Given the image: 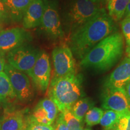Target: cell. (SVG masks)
I'll return each instance as SVG.
<instances>
[{
    "mask_svg": "<svg viewBox=\"0 0 130 130\" xmlns=\"http://www.w3.org/2000/svg\"><path fill=\"white\" fill-rule=\"evenodd\" d=\"M124 37L125 38L126 43H130V35L126 36H124Z\"/></svg>",
    "mask_w": 130,
    "mask_h": 130,
    "instance_id": "1f68e13d",
    "label": "cell"
},
{
    "mask_svg": "<svg viewBox=\"0 0 130 130\" xmlns=\"http://www.w3.org/2000/svg\"><path fill=\"white\" fill-rule=\"evenodd\" d=\"M61 113L66 122L68 130H79L82 128L81 122L75 118L71 109L64 110Z\"/></svg>",
    "mask_w": 130,
    "mask_h": 130,
    "instance_id": "7402d4cb",
    "label": "cell"
},
{
    "mask_svg": "<svg viewBox=\"0 0 130 130\" xmlns=\"http://www.w3.org/2000/svg\"><path fill=\"white\" fill-rule=\"evenodd\" d=\"M129 113V112H128ZM125 113L107 110L104 111L100 121V124L105 130H113L122 116Z\"/></svg>",
    "mask_w": 130,
    "mask_h": 130,
    "instance_id": "d6986e66",
    "label": "cell"
},
{
    "mask_svg": "<svg viewBox=\"0 0 130 130\" xmlns=\"http://www.w3.org/2000/svg\"><path fill=\"white\" fill-rule=\"evenodd\" d=\"M10 18L9 13L3 0H0V22L6 21Z\"/></svg>",
    "mask_w": 130,
    "mask_h": 130,
    "instance_id": "d4e9b609",
    "label": "cell"
},
{
    "mask_svg": "<svg viewBox=\"0 0 130 130\" xmlns=\"http://www.w3.org/2000/svg\"><path fill=\"white\" fill-rule=\"evenodd\" d=\"M127 45H126V53L127 54L128 57L130 58V43H126Z\"/></svg>",
    "mask_w": 130,
    "mask_h": 130,
    "instance_id": "4dcf8cb0",
    "label": "cell"
},
{
    "mask_svg": "<svg viewBox=\"0 0 130 130\" xmlns=\"http://www.w3.org/2000/svg\"><path fill=\"white\" fill-rule=\"evenodd\" d=\"M45 9L43 0H33L26 10L22 18V25L25 29L36 28L41 24Z\"/></svg>",
    "mask_w": 130,
    "mask_h": 130,
    "instance_id": "5bb4252c",
    "label": "cell"
},
{
    "mask_svg": "<svg viewBox=\"0 0 130 130\" xmlns=\"http://www.w3.org/2000/svg\"><path fill=\"white\" fill-rule=\"evenodd\" d=\"M102 106L105 109L118 113L130 112V104L124 89L105 88Z\"/></svg>",
    "mask_w": 130,
    "mask_h": 130,
    "instance_id": "30bf717a",
    "label": "cell"
},
{
    "mask_svg": "<svg viewBox=\"0 0 130 130\" xmlns=\"http://www.w3.org/2000/svg\"><path fill=\"white\" fill-rule=\"evenodd\" d=\"M113 130H130V112L121 117Z\"/></svg>",
    "mask_w": 130,
    "mask_h": 130,
    "instance_id": "603a6c76",
    "label": "cell"
},
{
    "mask_svg": "<svg viewBox=\"0 0 130 130\" xmlns=\"http://www.w3.org/2000/svg\"><path fill=\"white\" fill-rule=\"evenodd\" d=\"M58 108L56 104L50 98H45L37 104L30 120L38 123L51 125L56 119Z\"/></svg>",
    "mask_w": 130,
    "mask_h": 130,
    "instance_id": "8fae6325",
    "label": "cell"
},
{
    "mask_svg": "<svg viewBox=\"0 0 130 130\" xmlns=\"http://www.w3.org/2000/svg\"><path fill=\"white\" fill-rule=\"evenodd\" d=\"M107 2H108V1H110V0H107Z\"/></svg>",
    "mask_w": 130,
    "mask_h": 130,
    "instance_id": "836d02e7",
    "label": "cell"
},
{
    "mask_svg": "<svg viewBox=\"0 0 130 130\" xmlns=\"http://www.w3.org/2000/svg\"><path fill=\"white\" fill-rule=\"evenodd\" d=\"M93 103L89 98H82L74 103L71 108V111L75 118L80 122L89 110L93 108Z\"/></svg>",
    "mask_w": 130,
    "mask_h": 130,
    "instance_id": "ffe728a7",
    "label": "cell"
},
{
    "mask_svg": "<svg viewBox=\"0 0 130 130\" xmlns=\"http://www.w3.org/2000/svg\"><path fill=\"white\" fill-rule=\"evenodd\" d=\"M51 72V66L49 56L45 52H40L28 75L31 78L39 90L45 92L50 84Z\"/></svg>",
    "mask_w": 130,
    "mask_h": 130,
    "instance_id": "ba28073f",
    "label": "cell"
},
{
    "mask_svg": "<svg viewBox=\"0 0 130 130\" xmlns=\"http://www.w3.org/2000/svg\"><path fill=\"white\" fill-rule=\"evenodd\" d=\"M32 1L33 0H3L10 18L17 21L22 19L26 10Z\"/></svg>",
    "mask_w": 130,
    "mask_h": 130,
    "instance_id": "2e32d148",
    "label": "cell"
},
{
    "mask_svg": "<svg viewBox=\"0 0 130 130\" xmlns=\"http://www.w3.org/2000/svg\"><path fill=\"white\" fill-rule=\"evenodd\" d=\"M40 25L44 31L54 39L63 37L64 31L54 2L45 3V9Z\"/></svg>",
    "mask_w": 130,
    "mask_h": 130,
    "instance_id": "9c48e42d",
    "label": "cell"
},
{
    "mask_svg": "<svg viewBox=\"0 0 130 130\" xmlns=\"http://www.w3.org/2000/svg\"><path fill=\"white\" fill-rule=\"evenodd\" d=\"M25 130H54L53 126L38 123L28 120Z\"/></svg>",
    "mask_w": 130,
    "mask_h": 130,
    "instance_id": "cb8c5ba5",
    "label": "cell"
},
{
    "mask_svg": "<svg viewBox=\"0 0 130 130\" xmlns=\"http://www.w3.org/2000/svg\"><path fill=\"white\" fill-rule=\"evenodd\" d=\"M115 30V22L105 10L75 31L71 37L70 48L75 56L81 60Z\"/></svg>",
    "mask_w": 130,
    "mask_h": 130,
    "instance_id": "6da1fadb",
    "label": "cell"
},
{
    "mask_svg": "<svg viewBox=\"0 0 130 130\" xmlns=\"http://www.w3.org/2000/svg\"><path fill=\"white\" fill-rule=\"evenodd\" d=\"M130 80V58H123L121 63L112 72L105 81V88L124 89Z\"/></svg>",
    "mask_w": 130,
    "mask_h": 130,
    "instance_id": "7c38bea8",
    "label": "cell"
},
{
    "mask_svg": "<svg viewBox=\"0 0 130 130\" xmlns=\"http://www.w3.org/2000/svg\"><path fill=\"white\" fill-rule=\"evenodd\" d=\"M123 17H125V18H130V2L129 3V4H128L124 16H123Z\"/></svg>",
    "mask_w": 130,
    "mask_h": 130,
    "instance_id": "f546056e",
    "label": "cell"
},
{
    "mask_svg": "<svg viewBox=\"0 0 130 130\" xmlns=\"http://www.w3.org/2000/svg\"></svg>",
    "mask_w": 130,
    "mask_h": 130,
    "instance_id": "d590c367",
    "label": "cell"
},
{
    "mask_svg": "<svg viewBox=\"0 0 130 130\" xmlns=\"http://www.w3.org/2000/svg\"><path fill=\"white\" fill-rule=\"evenodd\" d=\"M54 78L75 74V61L71 49L66 45L56 47L52 52Z\"/></svg>",
    "mask_w": 130,
    "mask_h": 130,
    "instance_id": "5b68a950",
    "label": "cell"
},
{
    "mask_svg": "<svg viewBox=\"0 0 130 130\" xmlns=\"http://www.w3.org/2000/svg\"><path fill=\"white\" fill-rule=\"evenodd\" d=\"M121 28L124 36L130 35V18H126L121 22Z\"/></svg>",
    "mask_w": 130,
    "mask_h": 130,
    "instance_id": "4316f807",
    "label": "cell"
},
{
    "mask_svg": "<svg viewBox=\"0 0 130 130\" xmlns=\"http://www.w3.org/2000/svg\"><path fill=\"white\" fill-rule=\"evenodd\" d=\"M130 0H110L108 1V15L114 22L121 20L124 16Z\"/></svg>",
    "mask_w": 130,
    "mask_h": 130,
    "instance_id": "ac0fdd59",
    "label": "cell"
},
{
    "mask_svg": "<svg viewBox=\"0 0 130 130\" xmlns=\"http://www.w3.org/2000/svg\"><path fill=\"white\" fill-rule=\"evenodd\" d=\"M27 125L22 111L7 112L1 119L0 130H25Z\"/></svg>",
    "mask_w": 130,
    "mask_h": 130,
    "instance_id": "9a60e30c",
    "label": "cell"
},
{
    "mask_svg": "<svg viewBox=\"0 0 130 130\" xmlns=\"http://www.w3.org/2000/svg\"><path fill=\"white\" fill-rule=\"evenodd\" d=\"M5 64L6 63H5L4 54H3V52L0 51V72H3L4 71Z\"/></svg>",
    "mask_w": 130,
    "mask_h": 130,
    "instance_id": "83f0119b",
    "label": "cell"
},
{
    "mask_svg": "<svg viewBox=\"0 0 130 130\" xmlns=\"http://www.w3.org/2000/svg\"><path fill=\"white\" fill-rule=\"evenodd\" d=\"M4 72L9 77L18 100L22 102L29 101L33 96V90L27 74L14 69L9 63H6Z\"/></svg>",
    "mask_w": 130,
    "mask_h": 130,
    "instance_id": "52a82bcc",
    "label": "cell"
},
{
    "mask_svg": "<svg viewBox=\"0 0 130 130\" xmlns=\"http://www.w3.org/2000/svg\"><path fill=\"white\" fill-rule=\"evenodd\" d=\"M104 111L101 108L93 107L85 115V121L87 125L93 126L100 123Z\"/></svg>",
    "mask_w": 130,
    "mask_h": 130,
    "instance_id": "44dd1931",
    "label": "cell"
},
{
    "mask_svg": "<svg viewBox=\"0 0 130 130\" xmlns=\"http://www.w3.org/2000/svg\"><path fill=\"white\" fill-rule=\"evenodd\" d=\"M18 99L9 77L4 72H0V102L11 103Z\"/></svg>",
    "mask_w": 130,
    "mask_h": 130,
    "instance_id": "e0dca14e",
    "label": "cell"
},
{
    "mask_svg": "<svg viewBox=\"0 0 130 130\" xmlns=\"http://www.w3.org/2000/svg\"><path fill=\"white\" fill-rule=\"evenodd\" d=\"M104 10V0H74L68 13L71 28L75 31Z\"/></svg>",
    "mask_w": 130,
    "mask_h": 130,
    "instance_id": "277c9868",
    "label": "cell"
},
{
    "mask_svg": "<svg viewBox=\"0 0 130 130\" xmlns=\"http://www.w3.org/2000/svg\"><path fill=\"white\" fill-rule=\"evenodd\" d=\"M40 53L31 47L21 45L9 52L7 57L8 63L14 69L28 75Z\"/></svg>",
    "mask_w": 130,
    "mask_h": 130,
    "instance_id": "8992f818",
    "label": "cell"
},
{
    "mask_svg": "<svg viewBox=\"0 0 130 130\" xmlns=\"http://www.w3.org/2000/svg\"><path fill=\"white\" fill-rule=\"evenodd\" d=\"M53 129L54 130H68L67 125H66L64 120L63 119L61 113H60L59 116L57 118Z\"/></svg>",
    "mask_w": 130,
    "mask_h": 130,
    "instance_id": "484cf974",
    "label": "cell"
},
{
    "mask_svg": "<svg viewBox=\"0 0 130 130\" xmlns=\"http://www.w3.org/2000/svg\"><path fill=\"white\" fill-rule=\"evenodd\" d=\"M24 29L12 28L0 31V51H10L21 46L26 39Z\"/></svg>",
    "mask_w": 130,
    "mask_h": 130,
    "instance_id": "4fadbf2b",
    "label": "cell"
},
{
    "mask_svg": "<svg viewBox=\"0 0 130 130\" xmlns=\"http://www.w3.org/2000/svg\"><path fill=\"white\" fill-rule=\"evenodd\" d=\"M124 91L125 92L126 98H127L128 102L130 104V80L128 81L124 87Z\"/></svg>",
    "mask_w": 130,
    "mask_h": 130,
    "instance_id": "f1b7e54d",
    "label": "cell"
},
{
    "mask_svg": "<svg viewBox=\"0 0 130 130\" xmlns=\"http://www.w3.org/2000/svg\"><path fill=\"white\" fill-rule=\"evenodd\" d=\"M84 130H86V129H84Z\"/></svg>",
    "mask_w": 130,
    "mask_h": 130,
    "instance_id": "e575fe53",
    "label": "cell"
},
{
    "mask_svg": "<svg viewBox=\"0 0 130 130\" xmlns=\"http://www.w3.org/2000/svg\"><path fill=\"white\" fill-rule=\"evenodd\" d=\"M123 37L115 32L95 45L80 61V66L97 71H106L121 59L123 52Z\"/></svg>",
    "mask_w": 130,
    "mask_h": 130,
    "instance_id": "7a4b0ae2",
    "label": "cell"
},
{
    "mask_svg": "<svg viewBox=\"0 0 130 130\" xmlns=\"http://www.w3.org/2000/svg\"><path fill=\"white\" fill-rule=\"evenodd\" d=\"M1 119H0V128H1Z\"/></svg>",
    "mask_w": 130,
    "mask_h": 130,
    "instance_id": "d6a6232c",
    "label": "cell"
},
{
    "mask_svg": "<svg viewBox=\"0 0 130 130\" xmlns=\"http://www.w3.org/2000/svg\"><path fill=\"white\" fill-rule=\"evenodd\" d=\"M49 98L56 104L58 111L71 109L81 96V79L75 74L53 77L48 90Z\"/></svg>",
    "mask_w": 130,
    "mask_h": 130,
    "instance_id": "3957f363",
    "label": "cell"
}]
</instances>
